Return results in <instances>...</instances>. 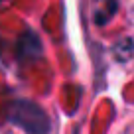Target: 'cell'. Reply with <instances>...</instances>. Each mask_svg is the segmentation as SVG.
Segmentation results:
<instances>
[{"label": "cell", "mask_w": 134, "mask_h": 134, "mask_svg": "<svg viewBox=\"0 0 134 134\" xmlns=\"http://www.w3.org/2000/svg\"><path fill=\"white\" fill-rule=\"evenodd\" d=\"M10 120L30 134H47L49 118L38 105L28 100H16L10 107Z\"/></svg>", "instance_id": "6da1fadb"}]
</instances>
